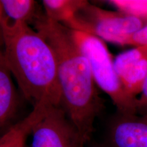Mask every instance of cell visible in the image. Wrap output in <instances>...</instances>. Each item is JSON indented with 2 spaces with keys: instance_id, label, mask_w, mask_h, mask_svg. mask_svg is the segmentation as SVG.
<instances>
[{
  "instance_id": "cell-1",
  "label": "cell",
  "mask_w": 147,
  "mask_h": 147,
  "mask_svg": "<svg viewBox=\"0 0 147 147\" xmlns=\"http://www.w3.org/2000/svg\"><path fill=\"white\" fill-rule=\"evenodd\" d=\"M34 24L55 54L61 108L88 144L94 131L95 119L104 109L89 62L68 27L51 21L45 14H39Z\"/></svg>"
},
{
  "instance_id": "cell-2",
  "label": "cell",
  "mask_w": 147,
  "mask_h": 147,
  "mask_svg": "<svg viewBox=\"0 0 147 147\" xmlns=\"http://www.w3.org/2000/svg\"><path fill=\"white\" fill-rule=\"evenodd\" d=\"M8 68L21 94L32 104L61 107V93L54 53L27 23L0 27Z\"/></svg>"
},
{
  "instance_id": "cell-3",
  "label": "cell",
  "mask_w": 147,
  "mask_h": 147,
  "mask_svg": "<svg viewBox=\"0 0 147 147\" xmlns=\"http://www.w3.org/2000/svg\"><path fill=\"white\" fill-rule=\"evenodd\" d=\"M71 30L74 40L89 62L95 83L111 99L117 113L138 115L137 98L130 96L124 88L104 42L93 35Z\"/></svg>"
},
{
  "instance_id": "cell-4",
  "label": "cell",
  "mask_w": 147,
  "mask_h": 147,
  "mask_svg": "<svg viewBox=\"0 0 147 147\" xmlns=\"http://www.w3.org/2000/svg\"><path fill=\"white\" fill-rule=\"evenodd\" d=\"M146 23L124 12L104 10L88 3L77 13L69 29L93 35L119 45H131V38Z\"/></svg>"
},
{
  "instance_id": "cell-5",
  "label": "cell",
  "mask_w": 147,
  "mask_h": 147,
  "mask_svg": "<svg viewBox=\"0 0 147 147\" xmlns=\"http://www.w3.org/2000/svg\"><path fill=\"white\" fill-rule=\"evenodd\" d=\"M32 134V147H86L87 144L61 107L48 108Z\"/></svg>"
},
{
  "instance_id": "cell-6",
  "label": "cell",
  "mask_w": 147,
  "mask_h": 147,
  "mask_svg": "<svg viewBox=\"0 0 147 147\" xmlns=\"http://www.w3.org/2000/svg\"><path fill=\"white\" fill-rule=\"evenodd\" d=\"M104 147H147V119L117 113L106 129Z\"/></svg>"
},
{
  "instance_id": "cell-7",
  "label": "cell",
  "mask_w": 147,
  "mask_h": 147,
  "mask_svg": "<svg viewBox=\"0 0 147 147\" xmlns=\"http://www.w3.org/2000/svg\"><path fill=\"white\" fill-rule=\"evenodd\" d=\"M114 64L126 91L137 98L147 79V47L140 46L121 53Z\"/></svg>"
},
{
  "instance_id": "cell-8",
  "label": "cell",
  "mask_w": 147,
  "mask_h": 147,
  "mask_svg": "<svg viewBox=\"0 0 147 147\" xmlns=\"http://www.w3.org/2000/svg\"><path fill=\"white\" fill-rule=\"evenodd\" d=\"M19 110L18 91L3 51H0V138L21 120L18 119Z\"/></svg>"
},
{
  "instance_id": "cell-9",
  "label": "cell",
  "mask_w": 147,
  "mask_h": 147,
  "mask_svg": "<svg viewBox=\"0 0 147 147\" xmlns=\"http://www.w3.org/2000/svg\"><path fill=\"white\" fill-rule=\"evenodd\" d=\"M33 0H0V27L34 23L40 14Z\"/></svg>"
},
{
  "instance_id": "cell-10",
  "label": "cell",
  "mask_w": 147,
  "mask_h": 147,
  "mask_svg": "<svg viewBox=\"0 0 147 147\" xmlns=\"http://www.w3.org/2000/svg\"><path fill=\"white\" fill-rule=\"evenodd\" d=\"M48 108L40 105L33 108L27 117L22 119L8 133L0 138V147H26L27 137L32 134L35 125L42 118Z\"/></svg>"
},
{
  "instance_id": "cell-11",
  "label": "cell",
  "mask_w": 147,
  "mask_h": 147,
  "mask_svg": "<svg viewBox=\"0 0 147 147\" xmlns=\"http://www.w3.org/2000/svg\"><path fill=\"white\" fill-rule=\"evenodd\" d=\"M89 3L84 0H44L45 16L53 22L69 27L77 13Z\"/></svg>"
},
{
  "instance_id": "cell-12",
  "label": "cell",
  "mask_w": 147,
  "mask_h": 147,
  "mask_svg": "<svg viewBox=\"0 0 147 147\" xmlns=\"http://www.w3.org/2000/svg\"><path fill=\"white\" fill-rule=\"evenodd\" d=\"M118 11L142 19L147 24V0H110Z\"/></svg>"
},
{
  "instance_id": "cell-13",
  "label": "cell",
  "mask_w": 147,
  "mask_h": 147,
  "mask_svg": "<svg viewBox=\"0 0 147 147\" xmlns=\"http://www.w3.org/2000/svg\"><path fill=\"white\" fill-rule=\"evenodd\" d=\"M138 115L147 119V79L145 82L141 96L137 98Z\"/></svg>"
},
{
  "instance_id": "cell-14",
  "label": "cell",
  "mask_w": 147,
  "mask_h": 147,
  "mask_svg": "<svg viewBox=\"0 0 147 147\" xmlns=\"http://www.w3.org/2000/svg\"><path fill=\"white\" fill-rule=\"evenodd\" d=\"M136 47H147V24L134 34L131 38V45Z\"/></svg>"
},
{
  "instance_id": "cell-15",
  "label": "cell",
  "mask_w": 147,
  "mask_h": 147,
  "mask_svg": "<svg viewBox=\"0 0 147 147\" xmlns=\"http://www.w3.org/2000/svg\"><path fill=\"white\" fill-rule=\"evenodd\" d=\"M91 147H104L102 144H95L92 145Z\"/></svg>"
}]
</instances>
